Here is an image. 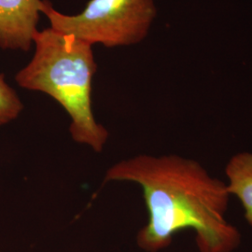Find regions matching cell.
I'll return each mask as SVG.
<instances>
[{
	"label": "cell",
	"instance_id": "cell-1",
	"mask_svg": "<svg viewBox=\"0 0 252 252\" xmlns=\"http://www.w3.org/2000/svg\"><path fill=\"white\" fill-rule=\"evenodd\" d=\"M104 181L141 187L149 220L136 243L145 252L167 248L186 229L195 232L199 252H232L240 243L238 230L225 219L231 196L227 184L194 160L141 154L112 165Z\"/></svg>",
	"mask_w": 252,
	"mask_h": 252
},
{
	"label": "cell",
	"instance_id": "cell-2",
	"mask_svg": "<svg viewBox=\"0 0 252 252\" xmlns=\"http://www.w3.org/2000/svg\"><path fill=\"white\" fill-rule=\"evenodd\" d=\"M31 61L15 76L26 90L50 95L70 118L69 133L78 144L102 153L109 133L92 108V84L97 64L93 46L67 34L45 28L36 31Z\"/></svg>",
	"mask_w": 252,
	"mask_h": 252
},
{
	"label": "cell",
	"instance_id": "cell-3",
	"mask_svg": "<svg viewBox=\"0 0 252 252\" xmlns=\"http://www.w3.org/2000/svg\"><path fill=\"white\" fill-rule=\"evenodd\" d=\"M41 13L55 31L92 46L113 48L141 42L153 25L156 7L154 0H90L81 12L67 15L43 0Z\"/></svg>",
	"mask_w": 252,
	"mask_h": 252
},
{
	"label": "cell",
	"instance_id": "cell-4",
	"mask_svg": "<svg viewBox=\"0 0 252 252\" xmlns=\"http://www.w3.org/2000/svg\"><path fill=\"white\" fill-rule=\"evenodd\" d=\"M43 0H0V48L28 52Z\"/></svg>",
	"mask_w": 252,
	"mask_h": 252
},
{
	"label": "cell",
	"instance_id": "cell-5",
	"mask_svg": "<svg viewBox=\"0 0 252 252\" xmlns=\"http://www.w3.org/2000/svg\"><path fill=\"white\" fill-rule=\"evenodd\" d=\"M225 175L227 189L234 195L243 207L244 216L252 226V153H237L227 163Z\"/></svg>",
	"mask_w": 252,
	"mask_h": 252
},
{
	"label": "cell",
	"instance_id": "cell-6",
	"mask_svg": "<svg viewBox=\"0 0 252 252\" xmlns=\"http://www.w3.org/2000/svg\"><path fill=\"white\" fill-rule=\"evenodd\" d=\"M23 109L18 94L5 81L4 74H0V126L15 120Z\"/></svg>",
	"mask_w": 252,
	"mask_h": 252
}]
</instances>
